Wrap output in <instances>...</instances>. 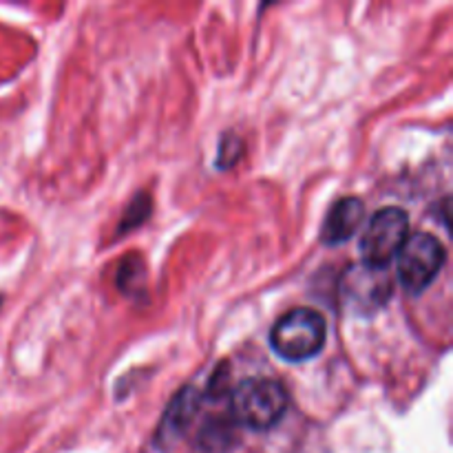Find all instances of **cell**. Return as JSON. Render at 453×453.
Returning a JSON list of instances; mask_svg holds the SVG:
<instances>
[{
    "label": "cell",
    "mask_w": 453,
    "mask_h": 453,
    "mask_svg": "<svg viewBox=\"0 0 453 453\" xmlns=\"http://www.w3.org/2000/svg\"><path fill=\"white\" fill-rule=\"evenodd\" d=\"M288 403L290 398L279 380L246 379L234 388L230 396V411L239 425L264 432L283 418Z\"/></svg>",
    "instance_id": "obj_1"
},
{
    "label": "cell",
    "mask_w": 453,
    "mask_h": 453,
    "mask_svg": "<svg viewBox=\"0 0 453 453\" xmlns=\"http://www.w3.org/2000/svg\"><path fill=\"white\" fill-rule=\"evenodd\" d=\"M327 339L326 319L310 308H296L283 314L270 332V345L281 358L292 363L317 357Z\"/></svg>",
    "instance_id": "obj_2"
},
{
    "label": "cell",
    "mask_w": 453,
    "mask_h": 453,
    "mask_svg": "<svg viewBox=\"0 0 453 453\" xmlns=\"http://www.w3.org/2000/svg\"><path fill=\"white\" fill-rule=\"evenodd\" d=\"M398 277L407 292L418 295L432 286L434 279L445 265V248L434 234L416 233L407 237L398 252Z\"/></svg>",
    "instance_id": "obj_3"
},
{
    "label": "cell",
    "mask_w": 453,
    "mask_h": 453,
    "mask_svg": "<svg viewBox=\"0 0 453 453\" xmlns=\"http://www.w3.org/2000/svg\"><path fill=\"white\" fill-rule=\"evenodd\" d=\"M410 233V217L401 208H383L367 224L361 239V255L365 265L385 270L396 259Z\"/></svg>",
    "instance_id": "obj_4"
},
{
    "label": "cell",
    "mask_w": 453,
    "mask_h": 453,
    "mask_svg": "<svg viewBox=\"0 0 453 453\" xmlns=\"http://www.w3.org/2000/svg\"><path fill=\"white\" fill-rule=\"evenodd\" d=\"M343 290L352 308H357L358 312H370V310L380 308L388 301L392 283H389L385 270L370 268V265L363 264L361 268L349 270Z\"/></svg>",
    "instance_id": "obj_5"
},
{
    "label": "cell",
    "mask_w": 453,
    "mask_h": 453,
    "mask_svg": "<svg viewBox=\"0 0 453 453\" xmlns=\"http://www.w3.org/2000/svg\"><path fill=\"white\" fill-rule=\"evenodd\" d=\"M365 221V203L358 197L339 199L327 212L321 228V239L326 246H341L357 234Z\"/></svg>",
    "instance_id": "obj_6"
},
{
    "label": "cell",
    "mask_w": 453,
    "mask_h": 453,
    "mask_svg": "<svg viewBox=\"0 0 453 453\" xmlns=\"http://www.w3.org/2000/svg\"><path fill=\"white\" fill-rule=\"evenodd\" d=\"M197 405H199L197 392H195V389H184V392L173 401V405H168L171 410H168L166 420H164V429H168L171 436L184 432L186 425L193 420L195 411H197Z\"/></svg>",
    "instance_id": "obj_7"
},
{
    "label": "cell",
    "mask_w": 453,
    "mask_h": 453,
    "mask_svg": "<svg viewBox=\"0 0 453 453\" xmlns=\"http://www.w3.org/2000/svg\"><path fill=\"white\" fill-rule=\"evenodd\" d=\"M233 442V434H230L228 423H211L203 427L202 436H199V447L203 453H224L228 445Z\"/></svg>",
    "instance_id": "obj_8"
}]
</instances>
